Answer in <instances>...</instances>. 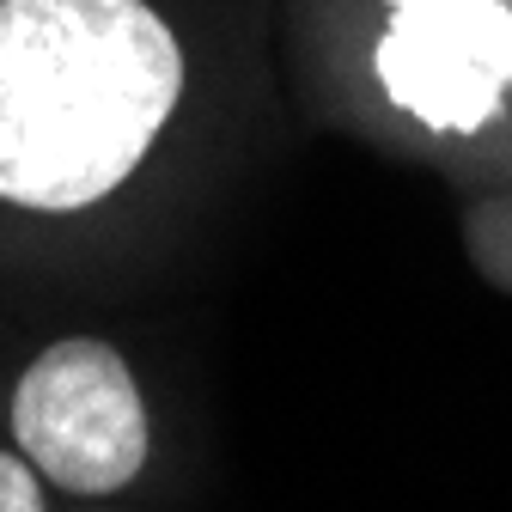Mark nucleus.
<instances>
[{
	"mask_svg": "<svg viewBox=\"0 0 512 512\" xmlns=\"http://www.w3.org/2000/svg\"><path fill=\"white\" fill-rule=\"evenodd\" d=\"M183 61L141 0H0V196L68 214L135 171Z\"/></svg>",
	"mask_w": 512,
	"mask_h": 512,
	"instance_id": "f257e3e1",
	"label": "nucleus"
},
{
	"mask_svg": "<svg viewBox=\"0 0 512 512\" xmlns=\"http://www.w3.org/2000/svg\"><path fill=\"white\" fill-rule=\"evenodd\" d=\"M25 458L74 494H110L147 458V409L122 354L74 336L37 354L13 397Z\"/></svg>",
	"mask_w": 512,
	"mask_h": 512,
	"instance_id": "f03ea898",
	"label": "nucleus"
},
{
	"mask_svg": "<svg viewBox=\"0 0 512 512\" xmlns=\"http://www.w3.org/2000/svg\"><path fill=\"white\" fill-rule=\"evenodd\" d=\"M378 80L427 128H482L512 86V7L506 0H391L378 43Z\"/></svg>",
	"mask_w": 512,
	"mask_h": 512,
	"instance_id": "7ed1b4c3",
	"label": "nucleus"
},
{
	"mask_svg": "<svg viewBox=\"0 0 512 512\" xmlns=\"http://www.w3.org/2000/svg\"><path fill=\"white\" fill-rule=\"evenodd\" d=\"M0 512H43L37 470H25V464L7 458V452H0Z\"/></svg>",
	"mask_w": 512,
	"mask_h": 512,
	"instance_id": "20e7f679",
	"label": "nucleus"
}]
</instances>
